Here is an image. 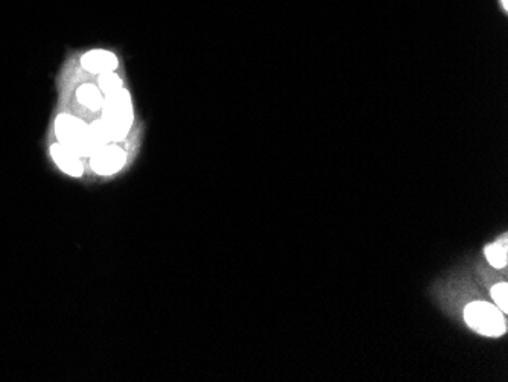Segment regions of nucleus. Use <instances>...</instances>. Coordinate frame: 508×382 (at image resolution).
<instances>
[{
    "mask_svg": "<svg viewBox=\"0 0 508 382\" xmlns=\"http://www.w3.org/2000/svg\"><path fill=\"white\" fill-rule=\"evenodd\" d=\"M77 96L79 99V102L82 105H86L88 110L97 111V110L102 109L104 98L101 95L100 89H97L96 86H93V84H84V86H81L78 89Z\"/></svg>",
    "mask_w": 508,
    "mask_h": 382,
    "instance_id": "6e6552de",
    "label": "nucleus"
},
{
    "mask_svg": "<svg viewBox=\"0 0 508 382\" xmlns=\"http://www.w3.org/2000/svg\"><path fill=\"white\" fill-rule=\"evenodd\" d=\"M485 256H487V261L490 262L491 266L495 269H504L508 261V247H507V236L504 235L502 238L498 239L496 242L490 244V246L485 248Z\"/></svg>",
    "mask_w": 508,
    "mask_h": 382,
    "instance_id": "0eeeda50",
    "label": "nucleus"
},
{
    "mask_svg": "<svg viewBox=\"0 0 508 382\" xmlns=\"http://www.w3.org/2000/svg\"><path fill=\"white\" fill-rule=\"evenodd\" d=\"M125 151L116 145H104L92 154L93 171L102 175L115 174L125 165Z\"/></svg>",
    "mask_w": 508,
    "mask_h": 382,
    "instance_id": "20e7f679",
    "label": "nucleus"
},
{
    "mask_svg": "<svg viewBox=\"0 0 508 382\" xmlns=\"http://www.w3.org/2000/svg\"><path fill=\"white\" fill-rule=\"evenodd\" d=\"M117 66V60L111 52L107 51H92L82 58V67L92 73L113 72Z\"/></svg>",
    "mask_w": 508,
    "mask_h": 382,
    "instance_id": "423d86ee",
    "label": "nucleus"
},
{
    "mask_svg": "<svg viewBox=\"0 0 508 382\" xmlns=\"http://www.w3.org/2000/svg\"><path fill=\"white\" fill-rule=\"evenodd\" d=\"M491 297L493 300L496 302V307H499V309L507 314L508 311V285L505 282L502 284H498L491 288Z\"/></svg>",
    "mask_w": 508,
    "mask_h": 382,
    "instance_id": "9d476101",
    "label": "nucleus"
},
{
    "mask_svg": "<svg viewBox=\"0 0 508 382\" xmlns=\"http://www.w3.org/2000/svg\"><path fill=\"white\" fill-rule=\"evenodd\" d=\"M496 3L500 8V11H502L504 14L508 12V0H496Z\"/></svg>",
    "mask_w": 508,
    "mask_h": 382,
    "instance_id": "9b49d317",
    "label": "nucleus"
},
{
    "mask_svg": "<svg viewBox=\"0 0 508 382\" xmlns=\"http://www.w3.org/2000/svg\"><path fill=\"white\" fill-rule=\"evenodd\" d=\"M102 120L111 142L122 140L133 122L131 98L125 89L107 95L102 105Z\"/></svg>",
    "mask_w": 508,
    "mask_h": 382,
    "instance_id": "f03ea898",
    "label": "nucleus"
},
{
    "mask_svg": "<svg viewBox=\"0 0 508 382\" xmlns=\"http://www.w3.org/2000/svg\"><path fill=\"white\" fill-rule=\"evenodd\" d=\"M464 322L485 337H500L507 331L505 314L487 302L469 303L464 309Z\"/></svg>",
    "mask_w": 508,
    "mask_h": 382,
    "instance_id": "7ed1b4c3",
    "label": "nucleus"
},
{
    "mask_svg": "<svg viewBox=\"0 0 508 382\" xmlns=\"http://www.w3.org/2000/svg\"><path fill=\"white\" fill-rule=\"evenodd\" d=\"M100 89L105 95H111L122 89V81H120L119 76L113 72H105L100 75Z\"/></svg>",
    "mask_w": 508,
    "mask_h": 382,
    "instance_id": "1a4fd4ad",
    "label": "nucleus"
},
{
    "mask_svg": "<svg viewBox=\"0 0 508 382\" xmlns=\"http://www.w3.org/2000/svg\"><path fill=\"white\" fill-rule=\"evenodd\" d=\"M55 131L59 143H63L78 156H92L101 148V145L95 140L92 129L84 124V120L69 116V114H59L55 122Z\"/></svg>",
    "mask_w": 508,
    "mask_h": 382,
    "instance_id": "f257e3e1",
    "label": "nucleus"
},
{
    "mask_svg": "<svg viewBox=\"0 0 508 382\" xmlns=\"http://www.w3.org/2000/svg\"><path fill=\"white\" fill-rule=\"evenodd\" d=\"M50 154L54 157L55 163L62 167L66 174L73 175V177H79L82 174V163L79 160V156L75 154L72 149L64 147L63 143L52 145Z\"/></svg>",
    "mask_w": 508,
    "mask_h": 382,
    "instance_id": "39448f33",
    "label": "nucleus"
}]
</instances>
